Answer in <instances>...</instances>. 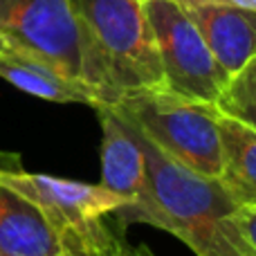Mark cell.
Instances as JSON below:
<instances>
[{
	"label": "cell",
	"mask_w": 256,
	"mask_h": 256,
	"mask_svg": "<svg viewBox=\"0 0 256 256\" xmlns=\"http://www.w3.org/2000/svg\"><path fill=\"white\" fill-rule=\"evenodd\" d=\"M70 4L79 76L94 92L97 106H112L140 90L166 88L142 0H70Z\"/></svg>",
	"instance_id": "6da1fadb"
},
{
	"label": "cell",
	"mask_w": 256,
	"mask_h": 256,
	"mask_svg": "<svg viewBox=\"0 0 256 256\" xmlns=\"http://www.w3.org/2000/svg\"><path fill=\"white\" fill-rule=\"evenodd\" d=\"M124 120L144 155V186L130 204L115 212L120 227L124 230L132 222L158 227L182 240L196 256H212L218 220L238 207V202L220 178H204L182 166L160 150L128 117Z\"/></svg>",
	"instance_id": "7a4b0ae2"
},
{
	"label": "cell",
	"mask_w": 256,
	"mask_h": 256,
	"mask_svg": "<svg viewBox=\"0 0 256 256\" xmlns=\"http://www.w3.org/2000/svg\"><path fill=\"white\" fill-rule=\"evenodd\" d=\"M160 150L204 178H220L218 110L168 88L140 90L112 104Z\"/></svg>",
	"instance_id": "3957f363"
},
{
	"label": "cell",
	"mask_w": 256,
	"mask_h": 256,
	"mask_svg": "<svg viewBox=\"0 0 256 256\" xmlns=\"http://www.w3.org/2000/svg\"><path fill=\"white\" fill-rule=\"evenodd\" d=\"M0 182L12 186L36 204L48 218L58 240L63 238H94L108 230L104 218L130 204L120 194L104 189L102 184H88L66 178H50L22 168L20 155L0 153Z\"/></svg>",
	"instance_id": "277c9868"
},
{
	"label": "cell",
	"mask_w": 256,
	"mask_h": 256,
	"mask_svg": "<svg viewBox=\"0 0 256 256\" xmlns=\"http://www.w3.org/2000/svg\"><path fill=\"white\" fill-rule=\"evenodd\" d=\"M166 88L196 102L214 104L227 74L214 61L200 32L178 0H142Z\"/></svg>",
	"instance_id": "5b68a950"
},
{
	"label": "cell",
	"mask_w": 256,
	"mask_h": 256,
	"mask_svg": "<svg viewBox=\"0 0 256 256\" xmlns=\"http://www.w3.org/2000/svg\"><path fill=\"white\" fill-rule=\"evenodd\" d=\"M0 43L79 79V43L70 0H0Z\"/></svg>",
	"instance_id": "8992f818"
},
{
	"label": "cell",
	"mask_w": 256,
	"mask_h": 256,
	"mask_svg": "<svg viewBox=\"0 0 256 256\" xmlns=\"http://www.w3.org/2000/svg\"><path fill=\"white\" fill-rule=\"evenodd\" d=\"M184 12L225 74L256 56V12L230 4H189Z\"/></svg>",
	"instance_id": "52a82bcc"
},
{
	"label": "cell",
	"mask_w": 256,
	"mask_h": 256,
	"mask_svg": "<svg viewBox=\"0 0 256 256\" xmlns=\"http://www.w3.org/2000/svg\"><path fill=\"white\" fill-rule=\"evenodd\" d=\"M0 79L45 102L97 106V97L84 81L72 79L50 63L4 43H0Z\"/></svg>",
	"instance_id": "ba28073f"
},
{
	"label": "cell",
	"mask_w": 256,
	"mask_h": 256,
	"mask_svg": "<svg viewBox=\"0 0 256 256\" xmlns=\"http://www.w3.org/2000/svg\"><path fill=\"white\" fill-rule=\"evenodd\" d=\"M102 124V186L132 202L144 186V155L130 126L115 108L97 106Z\"/></svg>",
	"instance_id": "9c48e42d"
},
{
	"label": "cell",
	"mask_w": 256,
	"mask_h": 256,
	"mask_svg": "<svg viewBox=\"0 0 256 256\" xmlns=\"http://www.w3.org/2000/svg\"><path fill=\"white\" fill-rule=\"evenodd\" d=\"M0 256H61V240L25 196L0 182Z\"/></svg>",
	"instance_id": "30bf717a"
},
{
	"label": "cell",
	"mask_w": 256,
	"mask_h": 256,
	"mask_svg": "<svg viewBox=\"0 0 256 256\" xmlns=\"http://www.w3.org/2000/svg\"><path fill=\"white\" fill-rule=\"evenodd\" d=\"M220 182L238 204L256 202V126L218 112Z\"/></svg>",
	"instance_id": "8fae6325"
},
{
	"label": "cell",
	"mask_w": 256,
	"mask_h": 256,
	"mask_svg": "<svg viewBox=\"0 0 256 256\" xmlns=\"http://www.w3.org/2000/svg\"><path fill=\"white\" fill-rule=\"evenodd\" d=\"M212 256H256V202H243L218 220Z\"/></svg>",
	"instance_id": "7c38bea8"
},
{
	"label": "cell",
	"mask_w": 256,
	"mask_h": 256,
	"mask_svg": "<svg viewBox=\"0 0 256 256\" xmlns=\"http://www.w3.org/2000/svg\"><path fill=\"white\" fill-rule=\"evenodd\" d=\"M214 108L220 115L256 126V56L245 63L238 72L227 74L218 90Z\"/></svg>",
	"instance_id": "4fadbf2b"
},
{
	"label": "cell",
	"mask_w": 256,
	"mask_h": 256,
	"mask_svg": "<svg viewBox=\"0 0 256 256\" xmlns=\"http://www.w3.org/2000/svg\"><path fill=\"white\" fill-rule=\"evenodd\" d=\"M120 234L108 227L102 236L94 238H63L61 256H115V245Z\"/></svg>",
	"instance_id": "5bb4252c"
},
{
	"label": "cell",
	"mask_w": 256,
	"mask_h": 256,
	"mask_svg": "<svg viewBox=\"0 0 256 256\" xmlns=\"http://www.w3.org/2000/svg\"><path fill=\"white\" fill-rule=\"evenodd\" d=\"M115 256H158L148 245L140 243V245H130L126 243L124 234H120L117 238V245H115Z\"/></svg>",
	"instance_id": "9a60e30c"
},
{
	"label": "cell",
	"mask_w": 256,
	"mask_h": 256,
	"mask_svg": "<svg viewBox=\"0 0 256 256\" xmlns=\"http://www.w3.org/2000/svg\"><path fill=\"white\" fill-rule=\"evenodd\" d=\"M182 7L189 4H230V7H240L248 12H256V0H178Z\"/></svg>",
	"instance_id": "2e32d148"
}]
</instances>
